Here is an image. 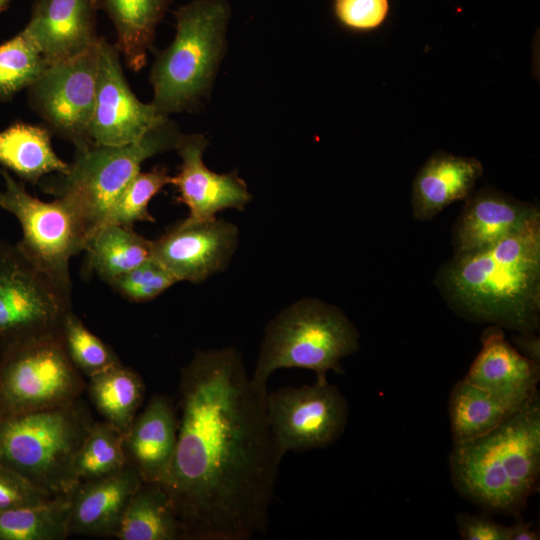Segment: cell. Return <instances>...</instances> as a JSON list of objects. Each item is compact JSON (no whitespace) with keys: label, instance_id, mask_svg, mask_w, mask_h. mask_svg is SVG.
Wrapping results in <instances>:
<instances>
[{"label":"cell","instance_id":"1","mask_svg":"<svg viewBox=\"0 0 540 540\" xmlns=\"http://www.w3.org/2000/svg\"><path fill=\"white\" fill-rule=\"evenodd\" d=\"M267 390L232 347L197 351L182 368L176 449L158 482L180 540H249L266 532L281 459Z\"/></svg>","mask_w":540,"mask_h":540},{"label":"cell","instance_id":"2","mask_svg":"<svg viewBox=\"0 0 540 540\" xmlns=\"http://www.w3.org/2000/svg\"><path fill=\"white\" fill-rule=\"evenodd\" d=\"M434 284L464 319L518 333L540 323V218L496 244L453 254Z\"/></svg>","mask_w":540,"mask_h":540},{"label":"cell","instance_id":"3","mask_svg":"<svg viewBox=\"0 0 540 540\" xmlns=\"http://www.w3.org/2000/svg\"><path fill=\"white\" fill-rule=\"evenodd\" d=\"M449 463L463 497L496 513H519L539 481L538 395L489 433L454 443Z\"/></svg>","mask_w":540,"mask_h":540},{"label":"cell","instance_id":"4","mask_svg":"<svg viewBox=\"0 0 540 540\" xmlns=\"http://www.w3.org/2000/svg\"><path fill=\"white\" fill-rule=\"evenodd\" d=\"M174 16L175 38L157 54L149 79L151 103L164 117L196 108L210 92L226 52L231 8L227 0H192Z\"/></svg>","mask_w":540,"mask_h":540},{"label":"cell","instance_id":"5","mask_svg":"<svg viewBox=\"0 0 540 540\" xmlns=\"http://www.w3.org/2000/svg\"><path fill=\"white\" fill-rule=\"evenodd\" d=\"M359 349V333L335 305L317 298L300 299L283 309L266 327L251 379L266 387L281 368L315 372L326 382L329 371L343 374L340 360Z\"/></svg>","mask_w":540,"mask_h":540},{"label":"cell","instance_id":"6","mask_svg":"<svg viewBox=\"0 0 540 540\" xmlns=\"http://www.w3.org/2000/svg\"><path fill=\"white\" fill-rule=\"evenodd\" d=\"M94 422L87 403L0 417V462L53 496L74 488L75 455Z\"/></svg>","mask_w":540,"mask_h":540},{"label":"cell","instance_id":"7","mask_svg":"<svg viewBox=\"0 0 540 540\" xmlns=\"http://www.w3.org/2000/svg\"><path fill=\"white\" fill-rule=\"evenodd\" d=\"M169 117L140 139L125 145H89L76 149L65 174H58L43 190L71 199L86 220L89 239L101 226L112 204L127 184L141 171L147 159L175 149L181 136Z\"/></svg>","mask_w":540,"mask_h":540},{"label":"cell","instance_id":"8","mask_svg":"<svg viewBox=\"0 0 540 540\" xmlns=\"http://www.w3.org/2000/svg\"><path fill=\"white\" fill-rule=\"evenodd\" d=\"M1 174L5 188L0 192V207L13 214L22 228L17 248L58 289L71 296L70 260L85 250L89 240L83 213L68 197L42 201L7 170Z\"/></svg>","mask_w":540,"mask_h":540},{"label":"cell","instance_id":"9","mask_svg":"<svg viewBox=\"0 0 540 540\" xmlns=\"http://www.w3.org/2000/svg\"><path fill=\"white\" fill-rule=\"evenodd\" d=\"M86 389L61 332L20 342L0 356V417L70 405Z\"/></svg>","mask_w":540,"mask_h":540},{"label":"cell","instance_id":"10","mask_svg":"<svg viewBox=\"0 0 540 540\" xmlns=\"http://www.w3.org/2000/svg\"><path fill=\"white\" fill-rule=\"evenodd\" d=\"M72 310L58 289L19 251L0 239V356L27 339L61 332Z\"/></svg>","mask_w":540,"mask_h":540},{"label":"cell","instance_id":"11","mask_svg":"<svg viewBox=\"0 0 540 540\" xmlns=\"http://www.w3.org/2000/svg\"><path fill=\"white\" fill-rule=\"evenodd\" d=\"M99 41L75 58L49 65L28 88L29 105L44 126L76 149L92 143L89 127L95 103Z\"/></svg>","mask_w":540,"mask_h":540},{"label":"cell","instance_id":"12","mask_svg":"<svg viewBox=\"0 0 540 540\" xmlns=\"http://www.w3.org/2000/svg\"><path fill=\"white\" fill-rule=\"evenodd\" d=\"M266 404L270 428L284 454L327 447L347 423V402L328 381L268 392Z\"/></svg>","mask_w":540,"mask_h":540},{"label":"cell","instance_id":"13","mask_svg":"<svg viewBox=\"0 0 540 540\" xmlns=\"http://www.w3.org/2000/svg\"><path fill=\"white\" fill-rule=\"evenodd\" d=\"M120 51L104 37L99 41V63L89 137L97 145L118 146L137 141L164 121L154 105L141 102L123 73Z\"/></svg>","mask_w":540,"mask_h":540},{"label":"cell","instance_id":"14","mask_svg":"<svg viewBox=\"0 0 540 540\" xmlns=\"http://www.w3.org/2000/svg\"><path fill=\"white\" fill-rule=\"evenodd\" d=\"M236 225L220 218L184 220L152 240V257L177 280L200 283L223 271L237 246Z\"/></svg>","mask_w":540,"mask_h":540},{"label":"cell","instance_id":"15","mask_svg":"<svg viewBox=\"0 0 540 540\" xmlns=\"http://www.w3.org/2000/svg\"><path fill=\"white\" fill-rule=\"evenodd\" d=\"M207 146V138L195 133L181 134L175 147L181 164L171 184L176 186V200L186 205L191 220L212 219L225 209L244 210L252 199L246 182L236 171L220 174L205 165Z\"/></svg>","mask_w":540,"mask_h":540},{"label":"cell","instance_id":"16","mask_svg":"<svg viewBox=\"0 0 540 540\" xmlns=\"http://www.w3.org/2000/svg\"><path fill=\"white\" fill-rule=\"evenodd\" d=\"M540 218V210L491 187L471 193L452 230L454 254L488 248Z\"/></svg>","mask_w":540,"mask_h":540},{"label":"cell","instance_id":"17","mask_svg":"<svg viewBox=\"0 0 540 540\" xmlns=\"http://www.w3.org/2000/svg\"><path fill=\"white\" fill-rule=\"evenodd\" d=\"M92 0H35L22 30L51 65L75 58L97 44Z\"/></svg>","mask_w":540,"mask_h":540},{"label":"cell","instance_id":"18","mask_svg":"<svg viewBox=\"0 0 540 540\" xmlns=\"http://www.w3.org/2000/svg\"><path fill=\"white\" fill-rule=\"evenodd\" d=\"M482 348L464 380L522 407L538 395L539 364L505 339L502 328L490 325L481 335Z\"/></svg>","mask_w":540,"mask_h":540},{"label":"cell","instance_id":"19","mask_svg":"<svg viewBox=\"0 0 540 540\" xmlns=\"http://www.w3.org/2000/svg\"><path fill=\"white\" fill-rule=\"evenodd\" d=\"M142 482L137 469L127 463L111 476L77 484L68 494L69 535L115 537Z\"/></svg>","mask_w":540,"mask_h":540},{"label":"cell","instance_id":"20","mask_svg":"<svg viewBox=\"0 0 540 540\" xmlns=\"http://www.w3.org/2000/svg\"><path fill=\"white\" fill-rule=\"evenodd\" d=\"M178 418L169 397L154 395L137 414L124 434L127 463L139 472L143 482H159L175 452Z\"/></svg>","mask_w":540,"mask_h":540},{"label":"cell","instance_id":"21","mask_svg":"<svg viewBox=\"0 0 540 540\" xmlns=\"http://www.w3.org/2000/svg\"><path fill=\"white\" fill-rule=\"evenodd\" d=\"M482 173L483 165L475 157L436 151L420 167L413 180V217L428 221L452 203L465 200L473 192Z\"/></svg>","mask_w":540,"mask_h":540},{"label":"cell","instance_id":"22","mask_svg":"<svg viewBox=\"0 0 540 540\" xmlns=\"http://www.w3.org/2000/svg\"><path fill=\"white\" fill-rule=\"evenodd\" d=\"M111 19L126 66L138 72L147 62L158 24L173 0H92Z\"/></svg>","mask_w":540,"mask_h":540},{"label":"cell","instance_id":"23","mask_svg":"<svg viewBox=\"0 0 540 540\" xmlns=\"http://www.w3.org/2000/svg\"><path fill=\"white\" fill-rule=\"evenodd\" d=\"M0 164L32 184L44 175L69 170V163L55 153L48 128L21 121L0 132Z\"/></svg>","mask_w":540,"mask_h":540},{"label":"cell","instance_id":"24","mask_svg":"<svg viewBox=\"0 0 540 540\" xmlns=\"http://www.w3.org/2000/svg\"><path fill=\"white\" fill-rule=\"evenodd\" d=\"M88 397L102 416L125 434L133 423L145 395L141 376L118 363L88 378Z\"/></svg>","mask_w":540,"mask_h":540},{"label":"cell","instance_id":"25","mask_svg":"<svg viewBox=\"0 0 540 540\" xmlns=\"http://www.w3.org/2000/svg\"><path fill=\"white\" fill-rule=\"evenodd\" d=\"M520 408L464 379L457 382L448 406L453 442L489 433Z\"/></svg>","mask_w":540,"mask_h":540},{"label":"cell","instance_id":"26","mask_svg":"<svg viewBox=\"0 0 540 540\" xmlns=\"http://www.w3.org/2000/svg\"><path fill=\"white\" fill-rule=\"evenodd\" d=\"M89 268L107 284L152 258V240L120 225L99 227L85 247Z\"/></svg>","mask_w":540,"mask_h":540},{"label":"cell","instance_id":"27","mask_svg":"<svg viewBox=\"0 0 540 540\" xmlns=\"http://www.w3.org/2000/svg\"><path fill=\"white\" fill-rule=\"evenodd\" d=\"M119 540H178L179 522L170 498L158 482H142L124 512Z\"/></svg>","mask_w":540,"mask_h":540},{"label":"cell","instance_id":"28","mask_svg":"<svg viewBox=\"0 0 540 540\" xmlns=\"http://www.w3.org/2000/svg\"><path fill=\"white\" fill-rule=\"evenodd\" d=\"M123 441L124 434L115 426L94 420L73 461L74 487L119 472L127 464Z\"/></svg>","mask_w":540,"mask_h":540},{"label":"cell","instance_id":"29","mask_svg":"<svg viewBox=\"0 0 540 540\" xmlns=\"http://www.w3.org/2000/svg\"><path fill=\"white\" fill-rule=\"evenodd\" d=\"M68 495L31 507L0 512V540H64L68 538Z\"/></svg>","mask_w":540,"mask_h":540},{"label":"cell","instance_id":"30","mask_svg":"<svg viewBox=\"0 0 540 540\" xmlns=\"http://www.w3.org/2000/svg\"><path fill=\"white\" fill-rule=\"evenodd\" d=\"M171 180L172 176L164 166L140 171L112 204L101 226L112 224L133 228L136 222H154L155 218L148 211L149 203L166 185L171 184Z\"/></svg>","mask_w":540,"mask_h":540},{"label":"cell","instance_id":"31","mask_svg":"<svg viewBox=\"0 0 540 540\" xmlns=\"http://www.w3.org/2000/svg\"><path fill=\"white\" fill-rule=\"evenodd\" d=\"M45 61L32 41L21 31L0 45V101L11 100L29 88L46 70Z\"/></svg>","mask_w":540,"mask_h":540},{"label":"cell","instance_id":"32","mask_svg":"<svg viewBox=\"0 0 540 540\" xmlns=\"http://www.w3.org/2000/svg\"><path fill=\"white\" fill-rule=\"evenodd\" d=\"M61 335L70 360L87 378L121 363L115 351L92 333L72 310L63 321Z\"/></svg>","mask_w":540,"mask_h":540},{"label":"cell","instance_id":"33","mask_svg":"<svg viewBox=\"0 0 540 540\" xmlns=\"http://www.w3.org/2000/svg\"><path fill=\"white\" fill-rule=\"evenodd\" d=\"M175 283V277L152 257L109 285L126 300L142 303L155 299Z\"/></svg>","mask_w":540,"mask_h":540},{"label":"cell","instance_id":"34","mask_svg":"<svg viewBox=\"0 0 540 540\" xmlns=\"http://www.w3.org/2000/svg\"><path fill=\"white\" fill-rule=\"evenodd\" d=\"M333 12L345 28L368 32L381 27L390 12L389 0H334Z\"/></svg>","mask_w":540,"mask_h":540},{"label":"cell","instance_id":"35","mask_svg":"<svg viewBox=\"0 0 540 540\" xmlns=\"http://www.w3.org/2000/svg\"><path fill=\"white\" fill-rule=\"evenodd\" d=\"M55 497L0 462V512L42 505Z\"/></svg>","mask_w":540,"mask_h":540},{"label":"cell","instance_id":"36","mask_svg":"<svg viewBox=\"0 0 540 540\" xmlns=\"http://www.w3.org/2000/svg\"><path fill=\"white\" fill-rule=\"evenodd\" d=\"M460 536L464 540H509V526L492 519L460 513L456 516Z\"/></svg>","mask_w":540,"mask_h":540},{"label":"cell","instance_id":"37","mask_svg":"<svg viewBox=\"0 0 540 540\" xmlns=\"http://www.w3.org/2000/svg\"><path fill=\"white\" fill-rule=\"evenodd\" d=\"M515 348L530 360L539 364V337L535 333H519L512 338Z\"/></svg>","mask_w":540,"mask_h":540},{"label":"cell","instance_id":"38","mask_svg":"<svg viewBox=\"0 0 540 540\" xmlns=\"http://www.w3.org/2000/svg\"><path fill=\"white\" fill-rule=\"evenodd\" d=\"M539 534L531 529L528 523L518 519L516 523L509 526V540H538Z\"/></svg>","mask_w":540,"mask_h":540},{"label":"cell","instance_id":"39","mask_svg":"<svg viewBox=\"0 0 540 540\" xmlns=\"http://www.w3.org/2000/svg\"><path fill=\"white\" fill-rule=\"evenodd\" d=\"M11 0H0V13L7 9Z\"/></svg>","mask_w":540,"mask_h":540}]
</instances>
